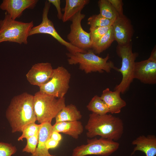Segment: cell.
<instances>
[{
    "label": "cell",
    "mask_w": 156,
    "mask_h": 156,
    "mask_svg": "<svg viewBox=\"0 0 156 156\" xmlns=\"http://www.w3.org/2000/svg\"><path fill=\"white\" fill-rule=\"evenodd\" d=\"M119 16L123 14V3L122 0H108Z\"/></svg>",
    "instance_id": "29"
},
{
    "label": "cell",
    "mask_w": 156,
    "mask_h": 156,
    "mask_svg": "<svg viewBox=\"0 0 156 156\" xmlns=\"http://www.w3.org/2000/svg\"><path fill=\"white\" fill-rule=\"evenodd\" d=\"M112 26L115 40L118 45H124L131 43L134 30L129 19L124 14L119 16Z\"/></svg>",
    "instance_id": "11"
},
{
    "label": "cell",
    "mask_w": 156,
    "mask_h": 156,
    "mask_svg": "<svg viewBox=\"0 0 156 156\" xmlns=\"http://www.w3.org/2000/svg\"><path fill=\"white\" fill-rule=\"evenodd\" d=\"M82 117L80 112L75 105L71 104L66 105L57 114L55 122L79 120Z\"/></svg>",
    "instance_id": "20"
},
{
    "label": "cell",
    "mask_w": 156,
    "mask_h": 156,
    "mask_svg": "<svg viewBox=\"0 0 156 156\" xmlns=\"http://www.w3.org/2000/svg\"><path fill=\"white\" fill-rule=\"evenodd\" d=\"M85 128L88 138L99 136L116 141L122 136L124 124L120 118L111 114L100 115L92 113L89 115Z\"/></svg>",
    "instance_id": "2"
},
{
    "label": "cell",
    "mask_w": 156,
    "mask_h": 156,
    "mask_svg": "<svg viewBox=\"0 0 156 156\" xmlns=\"http://www.w3.org/2000/svg\"><path fill=\"white\" fill-rule=\"evenodd\" d=\"M53 70L50 63H36L32 66L26 74V78L30 84L40 87L49 81Z\"/></svg>",
    "instance_id": "13"
},
{
    "label": "cell",
    "mask_w": 156,
    "mask_h": 156,
    "mask_svg": "<svg viewBox=\"0 0 156 156\" xmlns=\"http://www.w3.org/2000/svg\"><path fill=\"white\" fill-rule=\"evenodd\" d=\"M55 156V155H54V156Z\"/></svg>",
    "instance_id": "34"
},
{
    "label": "cell",
    "mask_w": 156,
    "mask_h": 156,
    "mask_svg": "<svg viewBox=\"0 0 156 156\" xmlns=\"http://www.w3.org/2000/svg\"><path fill=\"white\" fill-rule=\"evenodd\" d=\"M51 4L47 1H45L43 9L42 22L38 25L34 26L31 28L29 32V36L40 34H49L65 46L70 53L87 52V51L81 50L72 45L69 42L64 40L59 34L53 22L48 18V14Z\"/></svg>",
    "instance_id": "9"
},
{
    "label": "cell",
    "mask_w": 156,
    "mask_h": 156,
    "mask_svg": "<svg viewBox=\"0 0 156 156\" xmlns=\"http://www.w3.org/2000/svg\"><path fill=\"white\" fill-rule=\"evenodd\" d=\"M111 26L99 27L89 29L90 32L89 33L92 44L96 42L105 34Z\"/></svg>",
    "instance_id": "26"
},
{
    "label": "cell",
    "mask_w": 156,
    "mask_h": 156,
    "mask_svg": "<svg viewBox=\"0 0 156 156\" xmlns=\"http://www.w3.org/2000/svg\"><path fill=\"white\" fill-rule=\"evenodd\" d=\"M88 24L90 25L89 29L97 27L112 25L114 21L104 18L100 14L93 15L88 19Z\"/></svg>",
    "instance_id": "24"
},
{
    "label": "cell",
    "mask_w": 156,
    "mask_h": 156,
    "mask_svg": "<svg viewBox=\"0 0 156 156\" xmlns=\"http://www.w3.org/2000/svg\"><path fill=\"white\" fill-rule=\"evenodd\" d=\"M34 96L24 92L14 96L6 112L12 133L21 132L27 124L36 121L33 107Z\"/></svg>",
    "instance_id": "1"
},
{
    "label": "cell",
    "mask_w": 156,
    "mask_h": 156,
    "mask_svg": "<svg viewBox=\"0 0 156 156\" xmlns=\"http://www.w3.org/2000/svg\"><path fill=\"white\" fill-rule=\"evenodd\" d=\"M51 138L53 140L60 142L62 139V137L60 133L56 131L52 132Z\"/></svg>",
    "instance_id": "32"
},
{
    "label": "cell",
    "mask_w": 156,
    "mask_h": 156,
    "mask_svg": "<svg viewBox=\"0 0 156 156\" xmlns=\"http://www.w3.org/2000/svg\"><path fill=\"white\" fill-rule=\"evenodd\" d=\"M66 105L64 97L57 98L40 91L34 96V110L36 121L40 124L51 123L52 119Z\"/></svg>",
    "instance_id": "4"
},
{
    "label": "cell",
    "mask_w": 156,
    "mask_h": 156,
    "mask_svg": "<svg viewBox=\"0 0 156 156\" xmlns=\"http://www.w3.org/2000/svg\"><path fill=\"white\" fill-rule=\"evenodd\" d=\"M53 125L51 123L44 122L40 124L38 144L34 153L30 156H53L50 153L46 147L47 141L51 138Z\"/></svg>",
    "instance_id": "16"
},
{
    "label": "cell",
    "mask_w": 156,
    "mask_h": 156,
    "mask_svg": "<svg viewBox=\"0 0 156 156\" xmlns=\"http://www.w3.org/2000/svg\"><path fill=\"white\" fill-rule=\"evenodd\" d=\"M119 144L112 140L102 138L88 139L86 144L74 148L71 156H86L95 155L108 156L119 148Z\"/></svg>",
    "instance_id": "7"
},
{
    "label": "cell",
    "mask_w": 156,
    "mask_h": 156,
    "mask_svg": "<svg viewBox=\"0 0 156 156\" xmlns=\"http://www.w3.org/2000/svg\"><path fill=\"white\" fill-rule=\"evenodd\" d=\"M89 2L88 0H66L65 6L62 9V11L64 12L62 19V21L65 22L71 20Z\"/></svg>",
    "instance_id": "19"
},
{
    "label": "cell",
    "mask_w": 156,
    "mask_h": 156,
    "mask_svg": "<svg viewBox=\"0 0 156 156\" xmlns=\"http://www.w3.org/2000/svg\"><path fill=\"white\" fill-rule=\"evenodd\" d=\"M39 133L34 136L26 139L27 143L23 149V152L30 153L31 154L35 152L38 144Z\"/></svg>",
    "instance_id": "27"
},
{
    "label": "cell",
    "mask_w": 156,
    "mask_h": 156,
    "mask_svg": "<svg viewBox=\"0 0 156 156\" xmlns=\"http://www.w3.org/2000/svg\"><path fill=\"white\" fill-rule=\"evenodd\" d=\"M69 64H79V68L88 74L92 72L103 73L104 71L109 73L112 69L116 70L113 62L108 61L109 58V54L104 58L100 57L90 50L86 53H67Z\"/></svg>",
    "instance_id": "3"
},
{
    "label": "cell",
    "mask_w": 156,
    "mask_h": 156,
    "mask_svg": "<svg viewBox=\"0 0 156 156\" xmlns=\"http://www.w3.org/2000/svg\"><path fill=\"white\" fill-rule=\"evenodd\" d=\"M16 151V147L11 144L0 142V156H11Z\"/></svg>",
    "instance_id": "28"
},
{
    "label": "cell",
    "mask_w": 156,
    "mask_h": 156,
    "mask_svg": "<svg viewBox=\"0 0 156 156\" xmlns=\"http://www.w3.org/2000/svg\"><path fill=\"white\" fill-rule=\"evenodd\" d=\"M71 75L63 66L53 69L51 77L45 84L39 87L40 91L57 98L64 97L69 88Z\"/></svg>",
    "instance_id": "8"
},
{
    "label": "cell",
    "mask_w": 156,
    "mask_h": 156,
    "mask_svg": "<svg viewBox=\"0 0 156 156\" xmlns=\"http://www.w3.org/2000/svg\"><path fill=\"white\" fill-rule=\"evenodd\" d=\"M59 142L50 138L47 141L46 143L47 148L48 150L50 149L55 148L58 146Z\"/></svg>",
    "instance_id": "31"
},
{
    "label": "cell",
    "mask_w": 156,
    "mask_h": 156,
    "mask_svg": "<svg viewBox=\"0 0 156 156\" xmlns=\"http://www.w3.org/2000/svg\"><path fill=\"white\" fill-rule=\"evenodd\" d=\"M40 124L38 125L35 122L29 123L24 126L22 129V135L19 137L18 140L23 141L24 138L26 139L32 137L39 132Z\"/></svg>",
    "instance_id": "25"
},
{
    "label": "cell",
    "mask_w": 156,
    "mask_h": 156,
    "mask_svg": "<svg viewBox=\"0 0 156 156\" xmlns=\"http://www.w3.org/2000/svg\"><path fill=\"white\" fill-rule=\"evenodd\" d=\"M34 22H24L12 18L6 12L0 20V43L8 42L27 44V38Z\"/></svg>",
    "instance_id": "5"
},
{
    "label": "cell",
    "mask_w": 156,
    "mask_h": 156,
    "mask_svg": "<svg viewBox=\"0 0 156 156\" xmlns=\"http://www.w3.org/2000/svg\"><path fill=\"white\" fill-rule=\"evenodd\" d=\"M88 110L92 113L100 115L109 113V109L104 101L100 96H94L87 106Z\"/></svg>",
    "instance_id": "22"
},
{
    "label": "cell",
    "mask_w": 156,
    "mask_h": 156,
    "mask_svg": "<svg viewBox=\"0 0 156 156\" xmlns=\"http://www.w3.org/2000/svg\"><path fill=\"white\" fill-rule=\"evenodd\" d=\"M148 59L153 60L156 61V49L155 47H154L152 50Z\"/></svg>",
    "instance_id": "33"
},
{
    "label": "cell",
    "mask_w": 156,
    "mask_h": 156,
    "mask_svg": "<svg viewBox=\"0 0 156 156\" xmlns=\"http://www.w3.org/2000/svg\"><path fill=\"white\" fill-rule=\"evenodd\" d=\"M38 2V0H3L0 8L6 12L13 20L20 17L27 9H33Z\"/></svg>",
    "instance_id": "14"
},
{
    "label": "cell",
    "mask_w": 156,
    "mask_h": 156,
    "mask_svg": "<svg viewBox=\"0 0 156 156\" xmlns=\"http://www.w3.org/2000/svg\"><path fill=\"white\" fill-rule=\"evenodd\" d=\"M120 93L118 90L112 91L109 88H107L103 91L100 96L111 114L120 113L122 109L126 105V102L120 96Z\"/></svg>",
    "instance_id": "15"
},
{
    "label": "cell",
    "mask_w": 156,
    "mask_h": 156,
    "mask_svg": "<svg viewBox=\"0 0 156 156\" xmlns=\"http://www.w3.org/2000/svg\"><path fill=\"white\" fill-rule=\"evenodd\" d=\"M114 40L112 25L105 34L96 42L92 44L91 49L95 54H99L108 49Z\"/></svg>",
    "instance_id": "21"
},
{
    "label": "cell",
    "mask_w": 156,
    "mask_h": 156,
    "mask_svg": "<svg viewBox=\"0 0 156 156\" xmlns=\"http://www.w3.org/2000/svg\"><path fill=\"white\" fill-rule=\"evenodd\" d=\"M133 78L145 84L156 83V61L149 59L135 63Z\"/></svg>",
    "instance_id": "12"
},
{
    "label": "cell",
    "mask_w": 156,
    "mask_h": 156,
    "mask_svg": "<svg viewBox=\"0 0 156 156\" xmlns=\"http://www.w3.org/2000/svg\"><path fill=\"white\" fill-rule=\"evenodd\" d=\"M116 52L121 58L122 62L121 67L119 68H117L115 70L121 74L122 78L120 83L115 86L114 90H118L123 94L129 89L134 79L133 72L135 60L138 54L133 52L131 43L124 45H118Z\"/></svg>",
    "instance_id": "6"
},
{
    "label": "cell",
    "mask_w": 156,
    "mask_h": 156,
    "mask_svg": "<svg viewBox=\"0 0 156 156\" xmlns=\"http://www.w3.org/2000/svg\"><path fill=\"white\" fill-rule=\"evenodd\" d=\"M132 144L135 145L131 156L137 151L144 153L146 156L156 155V137L154 135H140L134 140Z\"/></svg>",
    "instance_id": "17"
},
{
    "label": "cell",
    "mask_w": 156,
    "mask_h": 156,
    "mask_svg": "<svg viewBox=\"0 0 156 156\" xmlns=\"http://www.w3.org/2000/svg\"><path fill=\"white\" fill-rule=\"evenodd\" d=\"M48 1L53 4L56 8L57 12V17L60 20H62L63 14L62 12L60 7L61 1L60 0H48Z\"/></svg>",
    "instance_id": "30"
},
{
    "label": "cell",
    "mask_w": 156,
    "mask_h": 156,
    "mask_svg": "<svg viewBox=\"0 0 156 156\" xmlns=\"http://www.w3.org/2000/svg\"><path fill=\"white\" fill-rule=\"evenodd\" d=\"M98 5L99 14L105 18L114 21L119 16L108 0H100Z\"/></svg>",
    "instance_id": "23"
},
{
    "label": "cell",
    "mask_w": 156,
    "mask_h": 156,
    "mask_svg": "<svg viewBox=\"0 0 156 156\" xmlns=\"http://www.w3.org/2000/svg\"><path fill=\"white\" fill-rule=\"evenodd\" d=\"M85 16V14L80 11L73 17L70 20L72 22L67 38L72 45L87 51L91 49L92 43L89 33L84 31L81 26V21Z\"/></svg>",
    "instance_id": "10"
},
{
    "label": "cell",
    "mask_w": 156,
    "mask_h": 156,
    "mask_svg": "<svg viewBox=\"0 0 156 156\" xmlns=\"http://www.w3.org/2000/svg\"><path fill=\"white\" fill-rule=\"evenodd\" d=\"M83 130V125L79 120L55 123L52 128L53 132L62 133L75 139L79 138Z\"/></svg>",
    "instance_id": "18"
}]
</instances>
